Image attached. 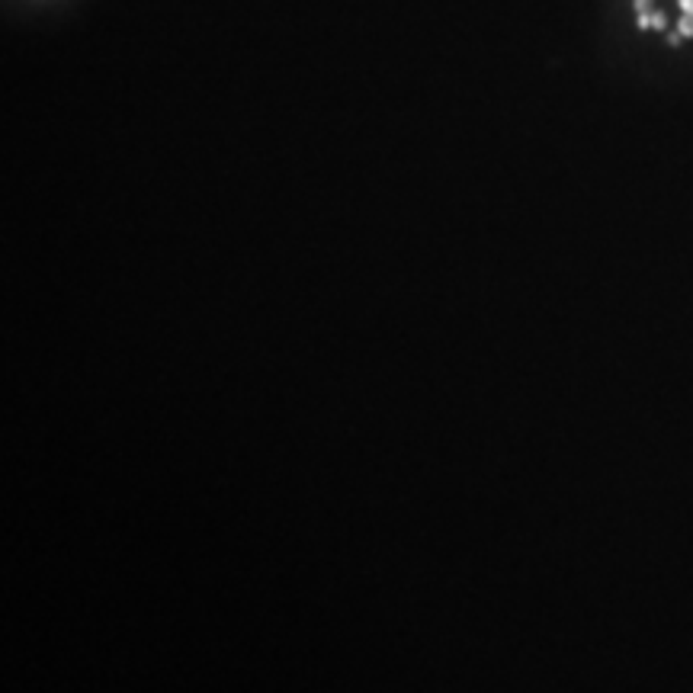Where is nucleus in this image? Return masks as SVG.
I'll return each mask as SVG.
<instances>
[{
	"instance_id": "nucleus-1",
	"label": "nucleus",
	"mask_w": 693,
	"mask_h": 693,
	"mask_svg": "<svg viewBox=\"0 0 693 693\" xmlns=\"http://www.w3.org/2000/svg\"><path fill=\"white\" fill-rule=\"evenodd\" d=\"M678 32H680V36H684V39H690V36H693V14H684V16H680Z\"/></svg>"
},
{
	"instance_id": "nucleus-3",
	"label": "nucleus",
	"mask_w": 693,
	"mask_h": 693,
	"mask_svg": "<svg viewBox=\"0 0 693 693\" xmlns=\"http://www.w3.org/2000/svg\"><path fill=\"white\" fill-rule=\"evenodd\" d=\"M680 10H684V14H693V0H680Z\"/></svg>"
},
{
	"instance_id": "nucleus-2",
	"label": "nucleus",
	"mask_w": 693,
	"mask_h": 693,
	"mask_svg": "<svg viewBox=\"0 0 693 693\" xmlns=\"http://www.w3.org/2000/svg\"><path fill=\"white\" fill-rule=\"evenodd\" d=\"M649 7H652L649 0H635V10H639L642 16H649Z\"/></svg>"
}]
</instances>
